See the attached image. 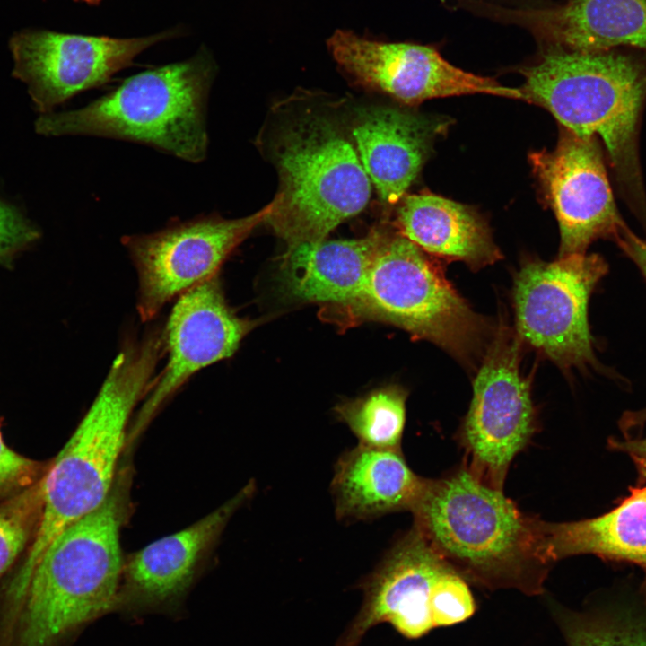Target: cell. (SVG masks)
I'll list each match as a JSON object with an SVG mask.
<instances>
[{"mask_svg": "<svg viewBox=\"0 0 646 646\" xmlns=\"http://www.w3.org/2000/svg\"><path fill=\"white\" fill-rule=\"evenodd\" d=\"M163 348V333L156 330L127 343L115 358L89 410L42 478V517L16 567L19 575H27L61 531L109 495L128 420L153 384Z\"/></svg>", "mask_w": 646, "mask_h": 646, "instance_id": "obj_4", "label": "cell"}, {"mask_svg": "<svg viewBox=\"0 0 646 646\" xmlns=\"http://www.w3.org/2000/svg\"><path fill=\"white\" fill-rule=\"evenodd\" d=\"M449 121L393 107L358 109L350 134L381 203L396 205L420 172Z\"/></svg>", "mask_w": 646, "mask_h": 646, "instance_id": "obj_18", "label": "cell"}, {"mask_svg": "<svg viewBox=\"0 0 646 646\" xmlns=\"http://www.w3.org/2000/svg\"><path fill=\"white\" fill-rule=\"evenodd\" d=\"M42 478L0 502V580L13 569L37 535L43 512Z\"/></svg>", "mask_w": 646, "mask_h": 646, "instance_id": "obj_24", "label": "cell"}, {"mask_svg": "<svg viewBox=\"0 0 646 646\" xmlns=\"http://www.w3.org/2000/svg\"><path fill=\"white\" fill-rule=\"evenodd\" d=\"M79 2H83L85 4H88L90 5H98L102 0H75Z\"/></svg>", "mask_w": 646, "mask_h": 646, "instance_id": "obj_31", "label": "cell"}, {"mask_svg": "<svg viewBox=\"0 0 646 646\" xmlns=\"http://www.w3.org/2000/svg\"><path fill=\"white\" fill-rule=\"evenodd\" d=\"M519 352V338L501 324L474 380L461 432L465 469L497 490H502L511 462L535 430L530 381L520 373Z\"/></svg>", "mask_w": 646, "mask_h": 646, "instance_id": "obj_10", "label": "cell"}, {"mask_svg": "<svg viewBox=\"0 0 646 646\" xmlns=\"http://www.w3.org/2000/svg\"><path fill=\"white\" fill-rule=\"evenodd\" d=\"M254 489L251 482L198 521L132 554L124 563L118 607H158L180 597L230 518Z\"/></svg>", "mask_w": 646, "mask_h": 646, "instance_id": "obj_17", "label": "cell"}, {"mask_svg": "<svg viewBox=\"0 0 646 646\" xmlns=\"http://www.w3.org/2000/svg\"><path fill=\"white\" fill-rule=\"evenodd\" d=\"M474 13L528 30L546 49L602 52L629 46L646 51V0H570L538 9L477 0Z\"/></svg>", "mask_w": 646, "mask_h": 646, "instance_id": "obj_16", "label": "cell"}, {"mask_svg": "<svg viewBox=\"0 0 646 646\" xmlns=\"http://www.w3.org/2000/svg\"><path fill=\"white\" fill-rule=\"evenodd\" d=\"M274 205L273 199L245 217L226 219L214 213L172 222L152 233L124 236L137 272L141 319L152 320L170 301L217 275L230 254L266 223Z\"/></svg>", "mask_w": 646, "mask_h": 646, "instance_id": "obj_9", "label": "cell"}, {"mask_svg": "<svg viewBox=\"0 0 646 646\" xmlns=\"http://www.w3.org/2000/svg\"><path fill=\"white\" fill-rule=\"evenodd\" d=\"M174 34L167 31L114 38L23 30L9 41L13 74L27 85L36 109L47 114L73 96L108 83L146 48Z\"/></svg>", "mask_w": 646, "mask_h": 646, "instance_id": "obj_12", "label": "cell"}, {"mask_svg": "<svg viewBox=\"0 0 646 646\" xmlns=\"http://www.w3.org/2000/svg\"><path fill=\"white\" fill-rule=\"evenodd\" d=\"M613 241L637 266L646 281V240L638 237L625 225Z\"/></svg>", "mask_w": 646, "mask_h": 646, "instance_id": "obj_29", "label": "cell"}, {"mask_svg": "<svg viewBox=\"0 0 646 646\" xmlns=\"http://www.w3.org/2000/svg\"><path fill=\"white\" fill-rule=\"evenodd\" d=\"M397 233L432 257L474 270L502 258L486 223L473 209L432 193L405 195L397 204Z\"/></svg>", "mask_w": 646, "mask_h": 646, "instance_id": "obj_21", "label": "cell"}, {"mask_svg": "<svg viewBox=\"0 0 646 646\" xmlns=\"http://www.w3.org/2000/svg\"><path fill=\"white\" fill-rule=\"evenodd\" d=\"M123 487L61 531L24 578L0 580V646H67L118 607L124 563Z\"/></svg>", "mask_w": 646, "mask_h": 646, "instance_id": "obj_1", "label": "cell"}, {"mask_svg": "<svg viewBox=\"0 0 646 646\" xmlns=\"http://www.w3.org/2000/svg\"><path fill=\"white\" fill-rule=\"evenodd\" d=\"M427 480L407 466L401 450L358 444L337 460L331 483L338 519H368L411 511Z\"/></svg>", "mask_w": 646, "mask_h": 646, "instance_id": "obj_19", "label": "cell"}, {"mask_svg": "<svg viewBox=\"0 0 646 646\" xmlns=\"http://www.w3.org/2000/svg\"><path fill=\"white\" fill-rule=\"evenodd\" d=\"M39 236L38 230L19 210L0 199V263L10 261Z\"/></svg>", "mask_w": 646, "mask_h": 646, "instance_id": "obj_27", "label": "cell"}, {"mask_svg": "<svg viewBox=\"0 0 646 646\" xmlns=\"http://www.w3.org/2000/svg\"><path fill=\"white\" fill-rule=\"evenodd\" d=\"M406 392L392 385L338 403L334 411L360 445L400 450L406 421Z\"/></svg>", "mask_w": 646, "mask_h": 646, "instance_id": "obj_23", "label": "cell"}, {"mask_svg": "<svg viewBox=\"0 0 646 646\" xmlns=\"http://www.w3.org/2000/svg\"><path fill=\"white\" fill-rule=\"evenodd\" d=\"M543 550L549 563L577 554L630 563L643 573L646 592V485L630 494L610 511L588 519L543 524Z\"/></svg>", "mask_w": 646, "mask_h": 646, "instance_id": "obj_22", "label": "cell"}, {"mask_svg": "<svg viewBox=\"0 0 646 646\" xmlns=\"http://www.w3.org/2000/svg\"><path fill=\"white\" fill-rule=\"evenodd\" d=\"M567 646H646V622L633 615L557 610Z\"/></svg>", "mask_w": 646, "mask_h": 646, "instance_id": "obj_25", "label": "cell"}, {"mask_svg": "<svg viewBox=\"0 0 646 646\" xmlns=\"http://www.w3.org/2000/svg\"><path fill=\"white\" fill-rule=\"evenodd\" d=\"M215 63L208 50L132 75L85 107L42 114L46 136L91 135L135 142L190 162L205 157V112Z\"/></svg>", "mask_w": 646, "mask_h": 646, "instance_id": "obj_6", "label": "cell"}, {"mask_svg": "<svg viewBox=\"0 0 646 646\" xmlns=\"http://www.w3.org/2000/svg\"><path fill=\"white\" fill-rule=\"evenodd\" d=\"M458 578L414 527L364 581L363 605L338 646H358L370 628L384 622L409 639L446 626Z\"/></svg>", "mask_w": 646, "mask_h": 646, "instance_id": "obj_11", "label": "cell"}, {"mask_svg": "<svg viewBox=\"0 0 646 646\" xmlns=\"http://www.w3.org/2000/svg\"><path fill=\"white\" fill-rule=\"evenodd\" d=\"M529 160L558 222L559 258L585 254L599 239L614 240L626 225L614 198L599 139L561 127L555 148L534 152Z\"/></svg>", "mask_w": 646, "mask_h": 646, "instance_id": "obj_13", "label": "cell"}, {"mask_svg": "<svg viewBox=\"0 0 646 646\" xmlns=\"http://www.w3.org/2000/svg\"><path fill=\"white\" fill-rule=\"evenodd\" d=\"M415 526L465 580L487 589L542 592L549 562L543 522L467 469L427 480L411 510Z\"/></svg>", "mask_w": 646, "mask_h": 646, "instance_id": "obj_3", "label": "cell"}, {"mask_svg": "<svg viewBox=\"0 0 646 646\" xmlns=\"http://www.w3.org/2000/svg\"><path fill=\"white\" fill-rule=\"evenodd\" d=\"M346 310L432 342L467 364L484 355L494 333L439 264L397 232L385 233L360 297Z\"/></svg>", "mask_w": 646, "mask_h": 646, "instance_id": "obj_7", "label": "cell"}, {"mask_svg": "<svg viewBox=\"0 0 646 646\" xmlns=\"http://www.w3.org/2000/svg\"><path fill=\"white\" fill-rule=\"evenodd\" d=\"M385 232L353 240L301 244L285 251L282 266L287 291L295 298L348 309L361 295Z\"/></svg>", "mask_w": 646, "mask_h": 646, "instance_id": "obj_20", "label": "cell"}, {"mask_svg": "<svg viewBox=\"0 0 646 646\" xmlns=\"http://www.w3.org/2000/svg\"><path fill=\"white\" fill-rule=\"evenodd\" d=\"M302 108L282 118L270 144L279 190L266 223L286 251L326 240L364 209L371 192L349 127L323 109Z\"/></svg>", "mask_w": 646, "mask_h": 646, "instance_id": "obj_5", "label": "cell"}, {"mask_svg": "<svg viewBox=\"0 0 646 646\" xmlns=\"http://www.w3.org/2000/svg\"><path fill=\"white\" fill-rule=\"evenodd\" d=\"M50 463L26 458L12 450L4 442L0 427V502L39 481Z\"/></svg>", "mask_w": 646, "mask_h": 646, "instance_id": "obj_26", "label": "cell"}, {"mask_svg": "<svg viewBox=\"0 0 646 646\" xmlns=\"http://www.w3.org/2000/svg\"><path fill=\"white\" fill-rule=\"evenodd\" d=\"M608 447L612 450L625 453L632 458L638 474L637 486L643 485L646 483V438H610Z\"/></svg>", "mask_w": 646, "mask_h": 646, "instance_id": "obj_28", "label": "cell"}, {"mask_svg": "<svg viewBox=\"0 0 646 646\" xmlns=\"http://www.w3.org/2000/svg\"><path fill=\"white\" fill-rule=\"evenodd\" d=\"M255 325L229 306L217 275L179 296L163 331L167 363L153 380L126 445L136 441L162 405L192 375L231 357Z\"/></svg>", "mask_w": 646, "mask_h": 646, "instance_id": "obj_15", "label": "cell"}, {"mask_svg": "<svg viewBox=\"0 0 646 646\" xmlns=\"http://www.w3.org/2000/svg\"><path fill=\"white\" fill-rule=\"evenodd\" d=\"M646 423V407L636 411H625L618 421V425L624 434L632 431L642 432Z\"/></svg>", "mask_w": 646, "mask_h": 646, "instance_id": "obj_30", "label": "cell"}, {"mask_svg": "<svg viewBox=\"0 0 646 646\" xmlns=\"http://www.w3.org/2000/svg\"><path fill=\"white\" fill-rule=\"evenodd\" d=\"M607 270L598 254L527 260L513 289L519 337L561 368L597 369L588 306Z\"/></svg>", "mask_w": 646, "mask_h": 646, "instance_id": "obj_8", "label": "cell"}, {"mask_svg": "<svg viewBox=\"0 0 646 646\" xmlns=\"http://www.w3.org/2000/svg\"><path fill=\"white\" fill-rule=\"evenodd\" d=\"M524 100L539 105L561 127L605 146L622 198L646 226V191L639 133L646 103V58L615 50L546 49L519 70Z\"/></svg>", "mask_w": 646, "mask_h": 646, "instance_id": "obj_2", "label": "cell"}, {"mask_svg": "<svg viewBox=\"0 0 646 646\" xmlns=\"http://www.w3.org/2000/svg\"><path fill=\"white\" fill-rule=\"evenodd\" d=\"M327 45L354 82L406 104L464 94H511L510 87L451 65L432 46L375 40L346 30H336Z\"/></svg>", "mask_w": 646, "mask_h": 646, "instance_id": "obj_14", "label": "cell"}]
</instances>
